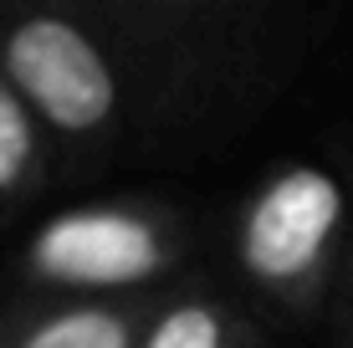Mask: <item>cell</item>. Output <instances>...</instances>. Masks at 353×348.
<instances>
[{"mask_svg": "<svg viewBox=\"0 0 353 348\" xmlns=\"http://www.w3.org/2000/svg\"><path fill=\"white\" fill-rule=\"evenodd\" d=\"M103 41L113 170L185 164L272 108L302 57L292 10L272 0H82Z\"/></svg>", "mask_w": 353, "mask_h": 348, "instance_id": "1", "label": "cell"}, {"mask_svg": "<svg viewBox=\"0 0 353 348\" xmlns=\"http://www.w3.org/2000/svg\"><path fill=\"white\" fill-rule=\"evenodd\" d=\"M190 256V210L164 195L128 190L46 215L16 251V282L21 297L123 303V297H154L179 282Z\"/></svg>", "mask_w": 353, "mask_h": 348, "instance_id": "2", "label": "cell"}, {"mask_svg": "<svg viewBox=\"0 0 353 348\" xmlns=\"http://www.w3.org/2000/svg\"><path fill=\"white\" fill-rule=\"evenodd\" d=\"M353 256V200L327 164L292 159L261 174L230 215V261L276 318H318L343 292Z\"/></svg>", "mask_w": 353, "mask_h": 348, "instance_id": "3", "label": "cell"}, {"mask_svg": "<svg viewBox=\"0 0 353 348\" xmlns=\"http://www.w3.org/2000/svg\"><path fill=\"white\" fill-rule=\"evenodd\" d=\"M154 297H123V303L21 297L0 307V348H133Z\"/></svg>", "mask_w": 353, "mask_h": 348, "instance_id": "4", "label": "cell"}, {"mask_svg": "<svg viewBox=\"0 0 353 348\" xmlns=\"http://www.w3.org/2000/svg\"><path fill=\"white\" fill-rule=\"evenodd\" d=\"M133 348H266V333L215 277H179L154 297Z\"/></svg>", "mask_w": 353, "mask_h": 348, "instance_id": "5", "label": "cell"}, {"mask_svg": "<svg viewBox=\"0 0 353 348\" xmlns=\"http://www.w3.org/2000/svg\"><path fill=\"white\" fill-rule=\"evenodd\" d=\"M57 185L52 143L10 77L0 72V210H21Z\"/></svg>", "mask_w": 353, "mask_h": 348, "instance_id": "6", "label": "cell"}, {"mask_svg": "<svg viewBox=\"0 0 353 348\" xmlns=\"http://www.w3.org/2000/svg\"><path fill=\"white\" fill-rule=\"evenodd\" d=\"M343 297H348V307H343V348H353V256H348V277H343Z\"/></svg>", "mask_w": 353, "mask_h": 348, "instance_id": "7", "label": "cell"}]
</instances>
